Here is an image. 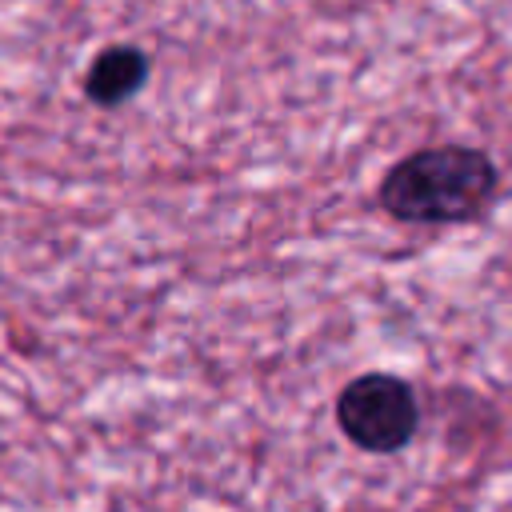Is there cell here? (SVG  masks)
I'll list each match as a JSON object with an SVG mask.
<instances>
[{
    "label": "cell",
    "instance_id": "cell-1",
    "mask_svg": "<svg viewBox=\"0 0 512 512\" xmlns=\"http://www.w3.org/2000/svg\"><path fill=\"white\" fill-rule=\"evenodd\" d=\"M496 196V164L480 148H420L380 180V208L408 224H452Z\"/></svg>",
    "mask_w": 512,
    "mask_h": 512
},
{
    "label": "cell",
    "instance_id": "cell-2",
    "mask_svg": "<svg viewBox=\"0 0 512 512\" xmlns=\"http://www.w3.org/2000/svg\"><path fill=\"white\" fill-rule=\"evenodd\" d=\"M340 432L364 452H400L420 424V404L408 380L392 372H364L348 380L336 396Z\"/></svg>",
    "mask_w": 512,
    "mask_h": 512
},
{
    "label": "cell",
    "instance_id": "cell-3",
    "mask_svg": "<svg viewBox=\"0 0 512 512\" xmlns=\"http://www.w3.org/2000/svg\"><path fill=\"white\" fill-rule=\"evenodd\" d=\"M148 80V56L136 44H108L84 72V96L100 108H120Z\"/></svg>",
    "mask_w": 512,
    "mask_h": 512
}]
</instances>
